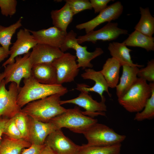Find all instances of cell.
I'll return each mask as SVG.
<instances>
[{
	"mask_svg": "<svg viewBox=\"0 0 154 154\" xmlns=\"http://www.w3.org/2000/svg\"><path fill=\"white\" fill-rule=\"evenodd\" d=\"M117 23L108 22L102 28L93 30L86 35L78 36V43L81 44L86 42L95 43L97 41H110L117 39L121 35L128 34L127 30L118 27Z\"/></svg>",
	"mask_w": 154,
	"mask_h": 154,
	"instance_id": "cell-10",
	"label": "cell"
},
{
	"mask_svg": "<svg viewBox=\"0 0 154 154\" xmlns=\"http://www.w3.org/2000/svg\"><path fill=\"white\" fill-rule=\"evenodd\" d=\"M121 147V143L106 146L83 144L79 154H120Z\"/></svg>",
	"mask_w": 154,
	"mask_h": 154,
	"instance_id": "cell-27",
	"label": "cell"
},
{
	"mask_svg": "<svg viewBox=\"0 0 154 154\" xmlns=\"http://www.w3.org/2000/svg\"><path fill=\"white\" fill-rule=\"evenodd\" d=\"M106 101H101L98 102L94 100L88 92L81 91L78 96L76 98L66 100H61L60 104H72L83 108L85 111L83 114L92 117L100 115L106 116L104 112L107 110Z\"/></svg>",
	"mask_w": 154,
	"mask_h": 154,
	"instance_id": "cell-11",
	"label": "cell"
},
{
	"mask_svg": "<svg viewBox=\"0 0 154 154\" xmlns=\"http://www.w3.org/2000/svg\"><path fill=\"white\" fill-rule=\"evenodd\" d=\"M76 58V56L70 53H64L52 62L56 70L57 84L74 81L79 71Z\"/></svg>",
	"mask_w": 154,
	"mask_h": 154,
	"instance_id": "cell-9",
	"label": "cell"
},
{
	"mask_svg": "<svg viewBox=\"0 0 154 154\" xmlns=\"http://www.w3.org/2000/svg\"><path fill=\"white\" fill-rule=\"evenodd\" d=\"M139 10L141 18L134 29L146 35L152 37L154 33V17L148 7H140Z\"/></svg>",
	"mask_w": 154,
	"mask_h": 154,
	"instance_id": "cell-26",
	"label": "cell"
},
{
	"mask_svg": "<svg viewBox=\"0 0 154 154\" xmlns=\"http://www.w3.org/2000/svg\"><path fill=\"white\" fill-rule=\"evenodd\" d=\"M8 119L3 117H0V145L3 134L5 125Z\"/></svg>",
	"mask_w": 154,
	"mask_h": 154,
	"instance_id": "cell-37",
	"label": "cell"
},
{
	"mask_svg": "<svg viewBox=\"0 0 154 154\" xmlns=\"http://www.w3.org/2000/svg\"><path fill=\"white\" fill-rule=\"evenodd\" d=\"M30 54L29 52L23 56L16 57L14 62L5 67L3 72L5 76L4 80L6 85L10 82H14L19 89L21 80L31 76L33 64L30 59Z\"/></svg>",
	"mask_w": 154,
	"mask_h": 154,
	"instance_id": "cell-7",
	"label": "cell"
},
{
	"mask_svg": "<svg viewBox=\"0 0 154 154\" xmlns=\"http://www.w3.org/2000/svg\"><path fill=\"white\" fill-rule=\"evenodd\" d=\"M3 135L14 139L23 138L15 124L14 117L8 119L4 127Z\"/></svg>",
	"mask_w": 154,
	"mask_h": 154,
	"instance_id": "cell-31",
	"label": "cell"
},
{
	"mask_svg": "<svg viewBox=\"0 0 154 154\" xmlns=\"http://www.w3.org/2000/svg\"><path fill=\"white\" fill-rule=\"evenodd\" d=\"M50 14L54 26L67 32L68 26L72 21L74 15L68 4L66 3L60 9L52 10Z\"/></svg>",
	"mask_w": 154,
	"mask_h": 154,
	"instance_id": "cell-24",
	"label": "cell"
},
{
	"mask_svg": "<svg viewBox=\"0 0 154 154\" xmlns=\"http://www.w3.org/2000/svg\"><path fill=\"white\" fill-rule=\"evenodd\" d=\"M76 37V33L73 30L67 33L60 49L63 53L69 49H74L76 51V56L77 58L76 61L78 68H91L93 65L91 61L102 54L104 51L101 48L97 47L94 51L88 52L86 46H82L78 43Z\"/></svg>",
	"mask_w": 154,
	"mask_h": 154,
	"instance_id": "cell-6",
	"label": "cell"
},
{
	"mask_svg": "<svg viewBox=\"0 0 154 154\" xmlns=\"http://www.w3.org/2000/svg\"><path fill=\"white\" fill-rule=\"evenodd\" d=\"M74 15L83 11L92 9V7L90 1L88 0H66Z\"/></svg>",
	"mask_w": 154,
	"mask_h": 154,
	"instance_id": "cell-32",
	"label": "cell"
},
{
	"mask_svg": "<svg viewBox=\"0 0 154 154\" xmlns=\"http://www.w3.org/2000/svg\"><path fill=\"white\" fill-rule=\"evenodd\" d=\"M151 94V89L147 81L138 78L136 82L122 97L118 98L119 104L127 111L138 112L144 108Z\"/></svg>",
	"mask_w": 154,
	"mask_h": 154,
	"instance_id": "cell-3",
	"label": "cell"
},
{
	"mask_svg": "<svg viewBox=\"0 0 154 154\" xmlns=\"http://www.w3.org/2000/svg\"><path fill=\"white\" fill-rule=\"evenodd\" d=\"M57 129L66 128L76 133H82L94 124L98 122L96 119L84 115L79 107L67 109L64 113L52 119Z\"/></svg>",
	"mask_w": 154,
	"mask_h": 154,
	"instance_id": "cell-4",
	"label": "cell"
},
{
	"mask_svg": "<svg viewBox=\"0 0 154 154\" xmlns=\"http://www.w3.org/2000/svg\"><path fill=\"white\" fill-rule=\"evenodd\" d=\"M84 79H90L95 82L92 87L85 84H78L77 85L76 89L80 91L88 92H93L98 94L101 97V100L106 101L103 95L104 92H106L110 97L111 96L108 91V86L103 76L100 71H96L90 68L85 69V72L81 74Z\"/></svg>",
	"mask_w": 154,
	"mask_h": 154,
	"instance_id": "cell-15",
	"label": "cell"
},
{
	"mask_svg": "<svg viewBox=\"0 0 154 154\" xmlns=\"http://www.w3.org/2000/svg\"><path fill=\"white\" fill-rule=\"evenodd\" d=\"M112 57L117 60L121 66L127 65L142 68L143 65L134 63L131 59L130 52L132 50L123 42H113L109 43L108 47Z\"/></svg>",
	"mask_w": 154,
	"mask_h": 154,
	"instance_id": "cell-21",
	"label": "cell"
},
{
	"mask_svg": "<svg viewBox=\"0 0 154 154\" xmlns=\"http://www.w3.org/2000/svg\"><path fill=\"white\" fill-rule=\"evenodd\" d=\"M138 78H141L150 82H154V60L148 61L147 66L139 69L137 74Z\"/></svg>",
	"mask_w": 154,
	"mask_h": 154,
	"instance_id": "cell-33",
	"label": "cell"
},
{
	"mask_svg": "<svg viewBox=\"0 0 154 154\" xmlns=\"http://www.w3.org/2000/svg\"><path fill=\"white\" fill-rule=\"evenodd\" d=\"M24 85L20 87L17 103L21 108L28 103L51 95L58 94L63 96L68 91L62 85H48L40 83L31 76L23 80Z\"/></svg>",
	"mask_w": 154,
	"mask_h": 154,
	"instance_id": "cell-1",
	"label": "cell"
},
{
	"mask_svg": "<svg viewBox=\"0 0 154 154\" xmlns=\"http://www.w3.org/2000/svg\"><path fill=\"white\" fill-rule=\"evenodd\" d=\"M123 42L127 46L142 48L148 52L154 50V38L135 30Z\"/></svg>",
	"mask_w": 154,
	"mask_h": 154,
	"instance_id": "cell-25",
	"label": "cell"
},
{
	"mask_svg": "<svg viewBox=\"0 0 154 154\" xmlns=\"http://www.w3.org/2000/svg\"><path fill=\"white\" fill-rule=\"evenodd\" d=\"M10 55V51L7 50L2 46H0V63Z\"/></svg>",
	"mask_w": 154,
	"mask_h": 154,
	"instance_id": "cell-38",
	"label": "cell"
},
{
	"mask_svg": "<svg viewBox=\"0 0 154 154\" xmlns=\"http://www.w3.org/2000/svg\"><path fill=\"white\" fill-rule=\"evenodd\" d=\"M5 85L4 79L0 84V117L9 119L21 110L17 101L19 89L14 82L11 83L8 90Z\"/></svg>",
	"mask_w": 154,
	"mask_h": 154,
	"instance_id": "cell-8",
	"label": "cell"
},
{
	"mask_svg": "<svg viewBox=\"0 0 154 154\" xmlns=\"http://www.w3.org/2000/svg\"><path fill=\"white\" fill-rule=\"evenodd\" d=\"M14 118L15 124L21 133L22 138L29 141L28 116L21 110L14 117Z\"/></svg>",
	"mask_w": 154,
	"mask_h": 154,
	"instance_id": "cell-30",
	"label": "cell"
},
{
	"mask_svg": "<svg viewBox=\"0 0 154 154\" xmlns=\"http://www.w3.org/2000/svg\"><path fill=\"white\" fill-rule=\"evenodd\" d=\"M37 44H42L60 49L67 35L63 31L53 26L37 31L29 30Z\"/></svg>",
	"mask_w": 154,
	"mask_h": 154,
	"instance_id": "cell-17",
	"label": "cell"
},
{
	"mask_svg": "<svg viewBox=\"0 0 154 154\" xmlns=\"http://www.w3.org/2000/svg\"><path fill=\"white\" fill-rule=\"evenodd\" d=\"M122 73L119 83L116 86V94L118 98L123 96L137 80L139 70L137 66L123 65Z\"/></svg>",
	"mask_w": 154,
	"mask_h": 154,
	"instance_id": "cell-20",
	"label": "cell"
},
{
	"mask_svg": "<svg viewBox=\"0 0 154 154\" xmlns=\"http://www.w3.org/2000/svg\"><path fill=\"white\" fill-rule=\"evenodd\" d=\"M111 0H90V1L92 8L94 10L95 13H99L106 8L108 4Z\"/></svg>",
	"mask_w": 154,
	"mask_h": 154,
	"instance_id": "cell-35",
	"label": "cell"
},
{
	"mask_svg": "<svg viewBox=\"0 0 154 154\" xmlns=\"http://www.w3.org/2000/svg\"><path fill=\"white\" fill-rule=\"evenodd\" d=\"M149 84L151 89V96L143 109L136 114L134 118V120L140 121L152 119L154 117V82H150Z\"/></svg>",
	"mask_w": 154,
	"mask_h": 154,
	"instance_id": "cell-29",
	"label": "cell"
},
{
	"mask_svg": "<svg viewBox=\"0 0 154 154\" xmlns=\"http://www.w3.org/2000/svg\"><path fill=\"white\" fill-rule=\"evenodd\" d=\"M119 62L112 57L108 58L100 71L105 79L109 87L116 88L118 84L120 68Z\"/></svg>",
	"mask_w": 154,
	"mask_h": 154,
	"instance_id": "cell-23",
	"label": "cell"
},
{
	"mask_svg": "<svg viewBox=\"0 0 154 154\" xmlns=\"http://www.w3.org/2000/svg\"><path fill=\"white\" fill-rule=\"evenodd\" d=\"M123 6L121 3L117 1L107 6L99 13L96 17L85 23L78 24L76 27L79 30L84 29L86 34L94 30L100 24L106 22H110L117 19L123 11Z\"/></svg>",
	"mask_w": 154,
	"mask_h": 154,
	"instance_id": "cell-12",
	"label": "cell"
},
{
	"mask_svg": "<svg viewBox=\"0 0 154 154\" xmlns=\"http://www.w3.org/2000/svg\"><path fill=\"white\" fill-rule=\"evenodd\" d=\"M44 146V144L42 145L32 144L29 147L24 149L21 154H40Z\"/></svg>",
	"mask_w": 154,
	"mask_h": 154,
	"instance_id": "cell-36",
	"label": "cell"
},
{
	"mask_svg": "<svg viewBox=\"0 0 154 154\" xmlns=\"http://www.w3.org/2000/svg\"><path fill=\"white\" fill-rule=\"evenodd\" d=\"M32 144L23 138L14 139L3 134L0 145V154H21Z\"/></svg>",
	"mask_w": 154,
	"mask_h": 154,
	"instance_id": "cell-22",
	"label": "cell"
},
{
	"mask_svg": "<svg viewBox=\"0 0 154 154\" xmlns=\"http://www.w3.org/2000/svg\"><path fill=\"white\" fill-rule=\"evenodd\" d=\"M16 0H0V8L2 15L7 17L14 15L16 11Z\"/></svg>",
	"mask_w": 154,
	"mask_h": 154,
	"instance_id": "cell-34",
	"label": "cell"
},
{
	"mask_svg": "<svg viewBox=\"0 0 154 154\" xmlns=\"http://www.w3.org/2000/svg\"><path fill=\"white\" fill-rule=\"evenodd\" d=\"M37 43L29 31L27 29H21L17 34V39L10 48L9 58L2 65H7L14 62L15 58L18 56L27 54Z\"/></svg>",
	"mask_w": 154,
	"mask_h": 154,
	"instance_id": "cell-13",
	"label": "cell"
},
{
	"mask_svg": "<svg viewBox=\"0 0 154 154\" xmlns=\"http://www.w3.org/2000/svg\"><path fill=\"white\" fill-rule=\"evenodd\" d=\"M63 53L59 48L38 43L30 52L29 57L33 65L41 63H52Z\"/></svg>",
	"mask_w": 154,
	"mask_h": 154,
	"instance_id": "cell-18",
	"label": "cell"
},
{
	"mask_svg": "<svg viewBox=\"0 0 154 154\" xmlns=\"http://www.w3.org/2000/svg\"><path fill=\"white\" fill-rule=\"evenodd\" d=\"M62 96L54 94L31 102L21 108V111L37 120L45 123L49 122L53 118L66 111L67 109L60 104Z\"/></svg>",
	"mask_w": 154,
	"mask_h": 154,
	"instance_id": "cell-2",
	"label": "cell"
},
{
	"mask_svg": "<svg viewBox=\"0 0 154 154\" xmlns=\"http://www.w3.org/2000/svg\"><path fill=\"white\" fill-rule=\"evenodd\" d=\"M44 144L49 146L57 154H79L81 146L77 145L65 135L61 129L49 134Z\"/></svg>",
	"mask_w": 154,
	"mask_h": 154,
	"instance_id": "cell-14",
	"label": "cell"
},
{
	"mask_svg": "<svg viewBox=\"0 0 154 154\" xmlns=\"http://www.w3.org/2000/svg\"><path fill=\"white\" fill-rule=\"evenodd\" d=\"M31 76L41 84L48 85L57 84L56 70L52 63L33 65Z\"/></svg>",
	"mask_w": 154,
	"mask_h": 154,
	"instance_id": "cell-19",
	"label": "cell"
},
{
	"mask_svg": "<svg viewBox=\"0 0 154 154\" xmlns=\"http://www.w3.org/2000/svg\"><path fill=\"white\" fill-rule=\"evenodd\" d=\"M92 146H106L121 143L125 139L124 135L119 134L106 125L98 123L93 125L83 133Z\"/></svg>",
	"mask_w": 154,
	"mask_h": 154,
	"instance_id": "cell-5",
	"label": "cell"
},
{
	"mask_svg": "<svg viewBox=\"0 0 154 154\" xmlns=\"http://www.w3.org/2000/svg\"><path fill=\"white\" fill-rule=\"evenodd\" d=\"M40 154H57L49 146L45 145Z\"/></svg>",
	"mask_w": 154,
	"mask_h": 154,
	"instance_id": "cell-39",
	"label": "cell"
},
{
	"mask_svg": "<svg viewBox=\"0 0 154 154\" xmlns=\"http://www.w3.org/2000/svg\"><path fill=\"white\" fill-rule=\"evenodd\" d=\"M22 17H20L15 23L8 27L0 25V44L7 50L12 43L11 39L18 28L22 26Z\"/></svg>",
	"mask_w": 154,
	"mask_h": 154,
	"instance_id": "cell-28",
	"label": "cell"
},
{
	"mask_svg": "<svg viewBox=\"0 0 154 154\" xmlns=\"http://www.w3.org/2000/svg\"><path fill=\"white\" fill-rule=\"evenodd\" d=\"M28 117L29 141L32 144L38 145L44 144L47 137L57 130L52 122H43Z\"/></svg>",
	"mask_w": 154,
	"mask_h": 154,
	"instance_id": "cell-16",
	"label": "cell"
}]
</instances>
